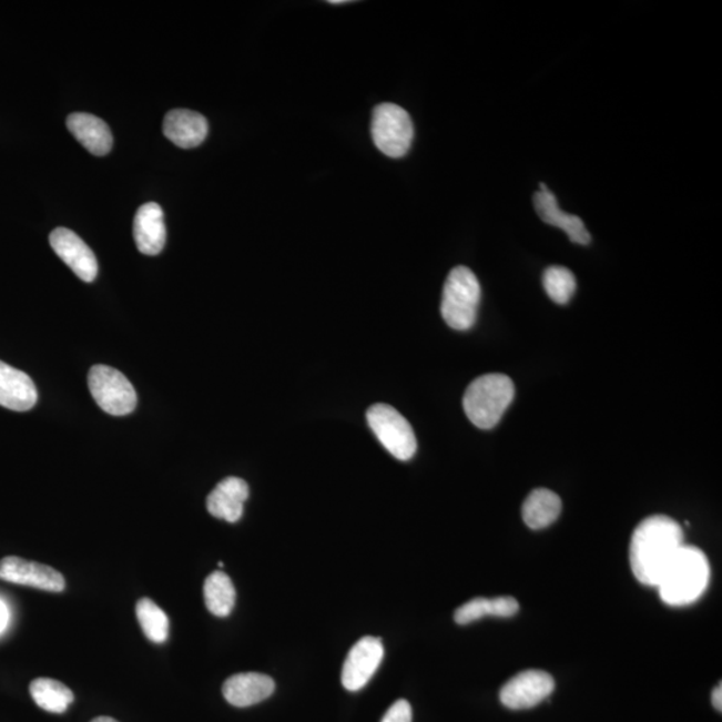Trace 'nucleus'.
Returning <instances> with one entry per match:
<instances>
[{"label":"nucleus","mask_w":722,"mask_h":722,"mask_svg":"<svg viewBox=\"0 0 722 722\" xmlns=\"http://www.w3.org/2000/svg\"><path fill=\"white\" fill-rule=\"evenodd\" d=\"M684 545V530L674 519H643L630 541V566L637 580L647 587H659L663 572Z\"/></svg>","instance_id":"nucleus-1"},{"label":"nucleus","mask_w":722,"mask_h":722,"mask_svg":"<svg viewBox=\"0 0 722 722\" xmlns=\"http://www.w3.org/2000/svg\"><path fill=\"white\" fill-rule=\"evenodd\" d=\"M711 580V565L705 552L684 545L668 566L659 583L661 600L669 607H688L699 601Z\"/></svg>","instance_id":"nucleus-2"},{"label":"nucleus","mask_w":722,"mask_h":722,"mask_svg":"<svg viewBox=\"0 0 722 722\" xmlns=\"http://www.w3.org/2000/svg\"><path fill=\"white\" fill-rule=\"evenodd\" d=\"M516 396L509 376L489 374L478 377L466 389L464 408L467 418L481 429L496 427Z\"/></svg>","instance_id":"nucleus-3"},{"label":"nucleus","mask_w":722,"mask_h":722,"mask_svg":"<svg viewBox=\"0 0 722 722\" xmlns=\"http://www.w3.org/2000/svg\"><path fill=\"white\" fill-rule=\"evenodd\" d=\"M480 295V284L475 273L467 266L454 268L446 279L440 305L448 327L457 331L472 328L478 317Z\"/></svg>","instance_id":"nucleus-4"},{"label":"nucleus","mask_w":722,"mask_h":722,"mask_svg":"<svg viewBox=\"0 0 722 722\" xmlns=\"http://www.w3.org/2000/svg\"><path fill=\"white\" fill-rule=\"evenodd\" d=\"M370 133L384 155L401 159L413 145L414 123L405 109L394 103H380L374 110Z\"/></svg>","instance_id":"nucleus-5"},{"label":"nucleus","mask_w":722,"mask_h":722,"mask_svg":"<svg viewBox=\"0 0 722 722\" xmlns=\"http://www.w3.org/2000/svg\"><path fill=\"white\" fill-rule=\"evenodd\" d=\"M367 421L376 438L396 459L409 460L418 450L411 425L394 407L383 403L370 407Z\"/></svg>","instance_id":"nucleus-6"},{"label":"nucleus","mask_w":722,"mask_h":722,"mask_svg":"<svg viewBox=\"0 0 722 722\" xmlns=\"http://www.w3.org/2000/svg\"><path fill=\"white\" fill-rule=\"evenodd\" d=\"M89 389L96 405L113 416L132 414L136 407V393L128 377L119 369L94 366L90 369Z\"/></svg>","instance_id":"nucleus-7"},{"label":"nucleus","mask_w":722,"mask_h":722,"mask_svg":"<svg viewBox=\"0 0 722 722\" xmlns=\"http://www.w3.org/2000/svg\"><path fill=\"white\" fill-rule=\"evenodd\" d=\"M556 681L543 670H525L500 689V701L513 711L535 708L555 692Z\"/></svg>","instance_id":"nucleus-8"},{"label":"nucleus","mask_w":722,"mask_h":722,"mask_svg":"<svg viewBox=\"0 0 722 722\" xmlns=\"http://www.w3.org/2000/svg\"><path fill=\"white\" fill-rule=\"evenodd\" d=\"M384 659V647L376 637H363L349 650L343 665V687L349 692L360 691L374 678Z\"/></svg>","instance_id":"nucleus-9"},{"label":"nucleus","mask_w":722,"mask_h":722,"mask_svg":"<svg viewBox=\"0 0 722 722\" xmlns=\"http://www.w3.org/2000/svg\"><path fill=\"white\" fill-rule=\"evenodd\" d=\"M0 580L51 593H61L67 588L60 571L19 557H6L0 561Z\"/></svg>","instance_id":"nucleus-10"},{"label":"nucleus","mask_w":722,"mask_h":722,"mask_svg":"<svg viewBox=\"0 0 722 722\" xmlns=\"http://www.w3.org/2000/svg\"><path fill=\"white\" fill-rule=\"evenodd\" d=\"M51 248L57 256L84 283H93L99 275V262L93 251L73 231L57 227L50 234Z\"/></svg>","instance_id":"nucleus-11"},{"label":"nucleus","mask_w":722,"mask_h":722,"mask_svg":"<svg viewBox=\"0 0 722 722\" xmlns=\"http://www.w3.org/2000/svg\"><path fill=\"white\" fill-rule=\"evenodd\" d=\"M133 234L136 248L146 256H157L166 244L164 211L159 204L142 205L134 217Z\"/></svg>","instance_id":"nucleus-12"},{"label":"nucleus","mask_w":722,"mask_h":722,"mask_svg":"<svg viewBox=\"0 0 722 722\" xmlns=\"http://www.w3.org/2000/svg\"><path fill=\"white\" fill-rule=\"evenodd\" d=\"M250 498V486L244 479L230 477L221 480L206 499L211 516L236 523L243 517L244 504Z\"/></svg>","instance_id":"nucleus-13"},{"label":"nucleus","mask_w":722,"mask_h":722,"mask_svg":"<svg viewBox=\"0 0 722 722\" xmlns=\"http://www.w3.org/2000/svg\"><path fill=\"white\" fill-rule=\"evenodd\" d=\"M37 400L38 391L31 377L0 362V406L26 413L37 405Z\"/></svg>","instance_id":"nucleus-14"},{"label":"nucleus","mask_w":722,"mask_h":722,"mask_svg":"<svg viewBox=\"0 0 722 722\" xmlns=\"http://www.w3.org/2000/svg\"><path fill=\"white\" fill-rule=\"evenodd\" d=\"M276 684L270 675L262 673H238L225 681L223 694L231 705L248 708L270 699Z\"/></svg>","instance_id":"nucleus-15"},{"label":"nucleus","mask_w":722,"mask_h":722,"mask_svg":"<svg viewBox=\"0 0 722 722\" xmlns=\"http://www.w3.org/2000/svg\"><path fill=\"white\" fill-rule=\"evenodd\" d=\"M535 206L543 223L562 230L568 234L571 243L580 245L590 244L591 236L583 221L580 217L563 212L559 207L555 194L549 191L548 186L541 184V191L537 192L535 196Z\"/></svg>","instance_id":"nucleus-16"},{"label":"nucleus","mask_w":722,"mask_h":722,"mask_svg":"<svg viewBox=\"0 0 722 722\" xmlns=\"http://www.w3.org/2000/svg\"><path fill=\"white\" fill-rule=\"evenodd\" d=\"M210 125L204 115L192 110H172L165 116L164 134L182 149L197 148L206 139Z\"/></svg>","instance_id":"nucleus-17"},{"label":"nucleus","mask_w":722,"mask_h":722,"mask_svg":"<svg viewBox=\"0 0 722 722\" xmlns=\"http://www.w3.org/2000/svg\"><path fill=\"white\" fill-rule=\"evenodd\" d=\"M68 129L91 154L101 157L112 151L113 134L106 122L99 116L87 113L71 114L68 119Z\"/></svg>","instance_id":"nucleus-18"},{"label":"nucleus","mask_w":722,"mask_h":722,"mask_svg":"<svg viewBox=\"0 0 722 722\" xmlns=\"http://www.w3.org/2000/svg\"><path fill=\"white\" fill-rule=\"evenodd\" d=\"M562 511V500L548 489L530 492L522 506L525 523L532 530H542L555 523Z\"/></svg>","instance_id":"nucleus-19"},{"label":"nucleus","mask_w":722,"mask_h":722,"mask_svg":"<svg viewBox=\"0 0 722 722\" xmlns=\"http://www.w3.org/2000/svg\"><path fill=\"white\" fill-rule=\"evenodd\" d=\"M518 611L519 603L516 598L498 597L487 600V598L478 597L461 604L455 611L454 620L458 624H468L487 616L509 618L516 616Z\"/></svg>","instance_id":"nucleus-20"},{"label":"nucleus","mask_w":722,"mask_h":722,"mask_svg":"<svg viewBox=\"0 0 722 722\" xmlns=\"http://www.w3.org/2000/svg\"><path fill=\"white\" fill-rule=\"evenodd\" d=\"M204 598L207 610L216 617H227L236 604V589L224 571H214L206 578Z\"/></svg>","instance_id":"nucleus-21"},{"label":"nucleus","mask_w":722,"mask_h":722,"mask_svg":"<svg viewBox=\"0 0 722 722\" xmlns=\"http://www.w3.org/2000/svg\"><path fill=\"white\" fill-rule=\"evenodd\" d=\"M30 693L35 704L50 713H64L74 701V693L67 685L62 684L61 681L53 679H37L32 681L30 684Z\"/></svg>","instance_id":"nucleus-22"},{"label":"nucleus","mask_w":722,"mask_h":722,"mask_svg":"<svg viewBox=\"0 0 722 722\" xmlns=\"http://www.w3.org/2000/svg\"><path fill=\"white\" fill-rule=\"evenodd\" d=\"M136 618L142 628L143 634L155 643H162L169 637V618L164 610L151 598H141L135 607Z\"/></svg>","instance_id":"nucleus-23"},{"label":"nucleus","mask_w":722,"mask_h":722,"mask_svg":"<svg viewBox=\"0 0 722 722\" xmlns=\"http://www.w3.org/2000/svg\"><path fill=\"white\" fill-rule=\"evenodd\" d=\"M543 286L552 302L565 305L576 294L577 279L565 266L552 265L545 271Z\"/></svg>","instance_id":"nucleus-24"},{"label":"nucleus","mask_w":722,"mask_h":722,"mask_svg":"<svg viewBox=\"0 0 722 722\" xmlns=\"http://www.w3.org/2000/svg\"><path fill=\"white\" fill-rule=\"evenodd\" d=\"M382 722H413L411 705L407 700L396 701L384 714Z\"/></svg>","instance_id":"nucleus-25"},{"label":"nucleus","mask_w":722,"mask_h":722,"mask_svg":"<svg viewBox=\"0 0 722 722\" xmlns=\"http://www.w3.org/2000/svg\"><path fill=\"white\" fill-rule=\"evenodd\" d=\"M9 620L10 613L8 604L0 600V633H3L4 629L8 628Z\"/></svg>","instance_id":"nucleus-26"},{"label":"nucleus","mask_w":722,"mask_h":722,"mask_svg":"<svg viewBox=\"0 0 722 722\" xmlns=\"http://www.w3.org/2000/svg\"><path fill=\"white\" fill-rule=\"evenodd\" d=\"M712 704L719 712L722 711V687L719 684L712 693Z\"/></svg>","instance_id":"nucleus-27"},{"label":"nucleus","mask_w":722,"mask_h":722,"mask_svg":"<svg viewBox=\"0 0 722 722\" xmlns=\"http://www.w3.org/2000/svg\"><path fill=\"white\" fill-rule=\"evenodd\" d=\"M90 722H119L112 718H108V715H101V718H96L94 720H91Z\"/></svg>","instance_id":"nucleus-28"},{"label":"nucleus","mask_w":722,"mask_h":722,"mask_svg":"<svg viewBox=\"0 0 722 722\" xmlns=\"http://www.w3.org/2000/svg\"><path fill=\"white\" fill-rule=\"evenodd\" d=\"M331 4H344L349 3L348 0H331Z\"/></svg>","instance_id":"nucleus-29"}]
</instances>
